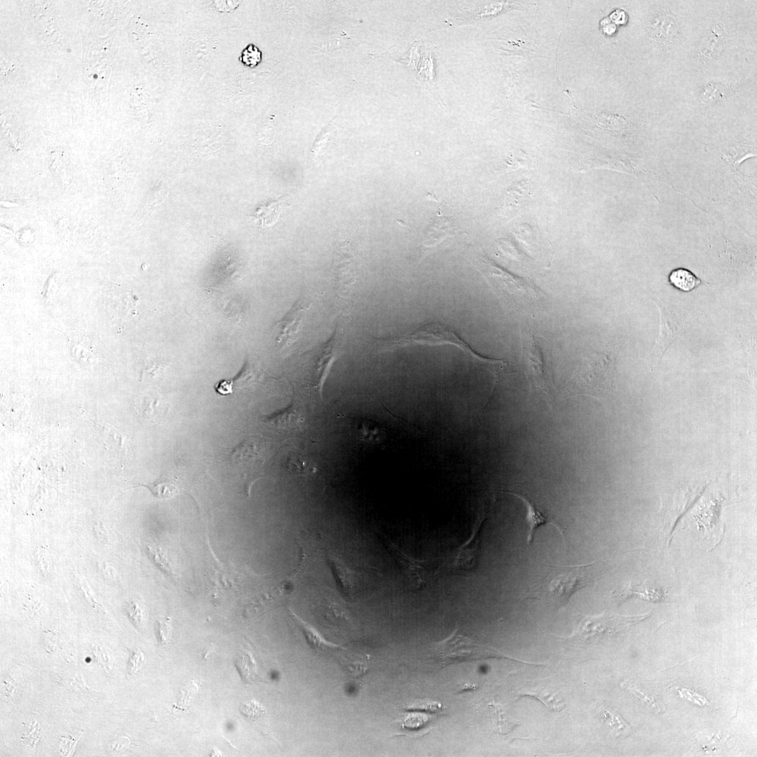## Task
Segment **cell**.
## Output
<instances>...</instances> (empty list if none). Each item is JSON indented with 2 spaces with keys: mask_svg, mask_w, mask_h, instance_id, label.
I'll use <instances>...</instances> for the list:
<instances>
[{
  "mask_svg": "<svg viewBox=\"0 0 757 757\" xmlns=\"http://www.w3.org/2000/svg\"><path fill=\"white\" fill-rule=\"evenodd\" d=\"M615 366V358L606 353L583 354L570 379L561 388V395L564 397L585 395L607 402L612 398Z\"/></svg>",
  "mask_w": 757,
  "mask_h": 757,
  "instance_id": "cell-2",
  "label": "cell"
},
{
  "mask_svg": "<svg viewBox=\"0 0 757 757\" xmlns=\"http://www.w3.org/2000/svg\"><path fill=\"white\" fill-rule=\"evenodd\" d=\"M265 421L279 429H292L302 422V415L298 405L292 401L284 410L266 416Z\"/></svg>",
  "mask_w": 757,
  "mask_h": 757,
  "instance_id": "cell-18",
  "label": "cell"
},
{
  "mask_svg": "<svg viewBox=\"0 0 757 757\" xmlns=\"http://www.w3.org/2000/svg\"><path fill=\"white\" fill-rule=\"evenodd\" d=\"M295 619L303 629L306 638L309 644L317 651L322 652L335 646L324 641L315 630L293 614Z\"/></svg>",
  "mask_w": 757,
  "mask_h": 757,
  "instance_id": "cell-24",
  "label": "cell"
},
{
  "mask_svg": "<svg viewBox=\"0 0 757 757\" xmlns=\"http://www.w3.org/2000/svg\"><path fill=\"white\" fill-rule=\"evenodd\" d=\"M626 15L623 11L616 10L610 16L611 20L615 24H623L625 22Z\"/></svg>",
  "mask_w": 757,
  "mask_h": 757,
  "instance_id": "cell-31",
  "label": "cell"
},
{
  "mask_svg": "<svg viewBox=\"0 0 757 757\" xmlns=\"http://www.w3.org/2000/svg\"><path fill=\"white\" fill-rule=\"evenodd\" d=\"M669 280L674 287L684 292H690L701 283L700 278L683 268L673 270L669 275Z\"/></svg>",
  "mask_w": 757,
  "mask_h": 757,
  "instance_id": "cell-20",
  "label": "cell"
},
{
  "mask_svg": "<svg viewBox=\"0 0 757 757\" xmlns=\"http://www.w3.org/2000/svg\"><path fill=\"white\" fill-rule=\"evenodd\" d=\"M262 60V53L253 43H249L241 52L239 60L250 68L257 67Z\"/></svg>",
  "mask_w": 757,
  "mask_h": 757,
  "instance_id": "cell-27",
  "label": "cell"
},
{
  "mask_svg": "<svg viewBox=\"0 0 757 757\" xmlns=\"http://www.w3.org/2000/svg\"><path fill=\"white\" fill-rule=\"evenodd\" d=\"M660 313V328L653 349L654 360L657 362L666 350L681 335L683 320L679 312L659 298L655 301Z\"/></svg>",
  "mask_w": 757,
  "mask_h": 757,
  "instance_id": "cell-12",
  "label": "cell"
},
{
  "mask_svg": "<svg viewBox=\"0 0 757 757\" xmlns=\"http://www.w3.org/2000/svg\"><path fill=\"white\" fill-rule=\"evenodd\" d=\"M421 60L414 74L422 88L427 90L442 107L446 108V104L436 86L437 48L432 44L425 43L421 47Z\"/></svg>",
  "mask_w": 757,
  "mask_h": 757,
  "instance_id": "cell-14",
  "label": "cell"
},
{
  "mask_svg": "<svg viewBox=\"0 0 757 757\" xmlns=\"http://www.w3.org/2000/svg\"><path fill=\"white\" fill-rule=\"evenodd\" d=\"M236 665L246 683H252L257 679L256 664L249 653L245 652L242 656H239Z\"/></svg>",
  "mask_w": 757,
  "mask_h": 757,
  "instance_id": "cell-25",
  "label": "cell"
},
{
  "mask_svg": "<svg viewBox=\"0 0 757 757\" xmlns=\"http://www.w3.org/2000/svg\"><path fill=\"white\" fill-rule=\"evenodd\" d=\"M477 688V685L470 684V683H464L463 684H461V685H459L458 686L456 687V690H457V692L458 693H462L470 691V690H476Z\"/></svg>",
  "mask_w": 757,
  "mask_h": 757,
  "instance_id": "cell-33",
  "label": "cell"
},
{
  "mask_svg": "<svg viewBox=\"0 0 757 757\" xmlns=\"http://www.w3.org/2000/svg\"><path fill=\"white\" fill-rule=\"evenodd\" d=\"M374 342L380 350H393L411 345L456 346L493 375L495 388L503 374L512 371L510 363L502 359L481 355L453 328L439 321L422 323L412 331L398 336L376 338Z\"/></svg>",
  "mask_w": 757,
  "mask_h": 757,
  "instance_id": "cell-1",
  "label": "cell"
},
{
  "mask_svg": "<svg viewBox=\"0 0 757 757\" xmlns=\"http://www.w3.org/2000/svg\"><path fill=\"white\" fill-rule=\"evenodd\" d=\"M240 711L247 718L254 721L257 719H260L264 714V709L258 703L254 701L243 704L240 707Z\"/></svg>",
  "mask_w": 757,
  "mask_h": 757,
  "instance_id": "cell-29",
  "label": "cell"
},
{
  "mask_svg": "<svg viewBox=\"0 0 757 757\" xmlns=\"http://www.w3.org/2000/svg\"><path fill=\"white\" fill-rule=\"evenodd\" d=\"M593 564L549 566L544 577L538 581L533 598L552 608H560L575 592L589 584L590 568Z\"/></svg>",
  "mask_w": 757,
  "mask_h": 757,
  "instance_id": "cell-3",
  "label": "cell"
},
{
  "mask_svg": "<svg viewBox=\"0 0 757 757\" xmlns=\"http://www.w3.org/2000/svg\"><path fill=\"white\" fill-rule=\"evenodd\" d=\"M368 658H357L356 660H346L344 662V668L347 673L353 677L363 675L367 671Z\"/></svg>",
  "mask_w": 757,
  "mask_h": 757,
  "instance_id": "cell-28",
  "label": "cell"
},
{
  "mask_svg": "<svg viewBox=\"0 0 757 757\" xmlns=\"http://www.w3.org/2000/svg\"><path fill=\"white\" fill-rule=\"evenodd\" d=\"M167 196L168 191L165 189L158 188L154 189L151 194L148 196L146 200L139 210L136 217L137 220H146L154 212L155 208L165 201Z\"/></svg>",
  "mask_w": 757,
  "mask_h": 757,
  "instance_id": "cell-22",
  "label": "cell"
},
{
  "mask_svg": "<svg viewBox=\"0 0 757 757\" xmlns=\"http://www.w3.org/2000/svg\"><path fill=\"white\" fill-rule=\"evenodd\" d=\"M648 39L658 50L668 53L681 41L683 27L681 20L669 8L658 6L646 18Z\"/></svg>",
  "mask_w": 757,
  "mask_h": 757,
  "instance_id": "cell-6",
  "label": "cell"
},
{
  "mask_svg": "<svg viewBox=\"0 0 757 757\" xmlns=\"http://www.w3.org/2000/svg\"><path fill=\"white\" fill-rule=\"evenodd\" d=\"M388 545L400 567L404 582L410 591L416 592L424 589L440 573L439 562L414 559L393 544L389 543Z\"/></svg>",
  "mask_w": 757,
  "mask_h": 757,
  "instance_id": "cell-9",
  "label": "cell"
},
{
  "mask_svg": "<svg viewBox=\"0 0 757 757\" xmlns=\"http://www.w3.org/2000/svg\"><path fill=\"white\" fill-rule=\"evenodd\" d=\"M485 520V515H481L468 540L442 559L439 562L440 572L468 573L477 568L480 558L482 532Z\"/></svg>",
  "mask_w": 757,
  "mask_h": 757,
  "instance_id": "cell-8",
  "label": "cell"
},
{
  "mask_svg": "<svg viewBox=\"0 0 757 757\" xmlns=\"http://www.w3.org/2000/svg\"><path fill=\"white\" fill-rule=\"evenodd\" d=\"M311 302L305 297L299 296L284 317L274 326V344L280 350L290 349L297 341L299 334L306 315L310 309Z\"/></svg>",
  "mask_w": 757,
  "mask_h": 757,
  "instance_id": "cell-11",
  "label": "cell"
},
{
  "mask_svg": "<svg viewBox=\"0 0 757 757\" xmlns=\"http://www.w3.org/2000/svg\"><path fill=\"white\" fill-rule=\"evenodd\" d=\"M140 486L147 488L155 497L160 499L171 498L178 492V483L176 477L171 478L162 476L151 483L139 484L137 486Z\"/></svg>",
  "mask_w": 757,
  "mask_h": 757,
  "instance_id": "cell-19",
  "label": "cell"
},
{
  "mask_svg": "<svg viewBox=\"0 0 757 757\" xmlns=\"http://www.w3.org/2000/svg\"><path fill=\"white\" fill-rule=\"evenodd\" d=\"M341 353V339L338 328L335 329L331 338L314 350L307 352L308 358L307 365L308 386L314 389L318 395L320 390L325 376L335 359Z\"/></svg>",
  "mask_w": 757,
  "mask_h": 757,
  "instance_id": "cell-10",
  "label": "cell"
},
{
  "mask_svg": "<svg viewBox=\"0 0 757 757\" xmlns=\"http://www.w3.org/2000/svg\"><path fill=\"white\" fill-rule=\"evenodd\" d=\"M728 39L729 34L723 23L714 22L709 25L696 48L700 61L709 64L718 60L725 50Z\"/></svg>",
  "mask_w": 757,
  "mask_h": 757,
  "instance_id": "cell-13",
  "label": "cell"
},
{
  "mask_svg": "<svg viewBox=\"0 0 757 757\" xmlns=\"http://www.w3.org/2000/svg\"><path fill=\"white\" fill-rule=\"evenodd\" d=\"M214 390L221 395H228L233 392V383L231 380H221L215 383Z\"/></svg>",
  "mask_w": 757,
  "mask_h": 757,
  "instance_id": "cell-30",
  "label": "cell"
},
{
  "mask_svg": "<svg viewBox=\"0 0 757 757\" xmlns=\"http://www.w3.org/2000/svg\"><path fill=\"white\" fill-rule=\"evenodd\" d=\"M735 93L734 86L726 81H710L698 90V102L706 107H716L726 103Z\"/></svg>",
  "mask_w": 757,
  "mask_h": 757,
  "instance_id": "cell-17",
  "label": "cell"
},
{
  "mask_svg": "<svg viewBox=\"0 0 757 757\" xmlns=\"http://www.w3.org/2000/svg\"><path fill=\"white\" fill-rule=\"evenodd\" d=\"M472 260L496 292L516 307L535 308L543 301L545 294L532 281L507 273L483 255L477 254Z\"/></svg>",
  "mask_w": 757,
  "mask_h": 757,
  "instance_id": "cell-4",
  "label": "cell"
},
{
  "mask_svg": "<svg viewBox=\"0 0 757 757\" xmlns=\"http://www.w3.org/2000/svg\"><path fill=\"white\" fill-rule=\"evenodd\" d=\"M280 211L281 205L279 202H270L259 207L252 217L257 223L265 229L273 225L278 221Z\"/></svg>",
  "mask_w": 757,
  "mask_h": 757,
  "instance_id": "cell-21",
  "label": "cell"
},
{
  "mask_svg": "<svg viewBox=\"0 0 757 757\" xmlns=\"http://www.w3.org/2000/svg\"><path fill=\"white\" fill-rule=\"evenodd\" d=\"M273 380L275 378L269 376L249 355H247L240 371L232 379L236 389L243 391L266 386Z\"/></svg>",
  "mask_w": 757,
  "mask_h": 757,
  "instance_id": "cell-15",
  "label": "cell"
},
{
  "mask_svg": "<svg viewBox=\"0 0 757 757\" xmlns=\"http://www.w3.org/2000/svg\"><path fill=\"white\" fill-rule=\"evenodd\" d=\"M521 356L531 390L540 393L551 407L553 376L540 343L531 332L525 331L522 334Z\"/></svg>",
  "mask_w": 757,
  "mask_h": 757,
  "instance_id": "cell-5",
  "label": "cell"
},
{
  "mask_svg": "<svg viewBox=\"0 0 757 757\" xmlns=\"http://www.w3.org/2000/svg\"><path fill=\"white\" fill-rule=\"evenodd\" d=\"M505 492L518 498L524 504L526 507V521L528 526V545H531L533 543L536 531L540 526L546 524L553 525L561 533L565 543L564 534L561 526H559V524L550 517L546 516L543 514V512L538 508V507L528 497L512 491Z\"/></svg>",
  "mask_w": 757,
  "mask_h": 757,
  "instance_id": "cell-16",
  "label": "cell"
},
{
  "mask_svg": "<svg viewBox=\"0 0 757 757\" xmlns=\"http://www.w3.org/2000/svg\"><path fill=\"white\" fill-rule=\"evenodd\" d=\"M421 41H414V43L411 45V47L408 52L402 57L398 59L397 62L408 67L414 73L416 70V68L421 60Z\"/></svg>",
  "mask_w": 757,
  "mask_h": 757,
  "instance_id": "cell-26",
  "label": "cell"
},
{
  "mask_svg": "<svg viewBox=\"0 0 757 757\" xmlns=\"http://www.w3.org/2000/svg\"><path fill=\"white\" fill-rule=\"evenodd\" d=\"M603 33L608 35L613 34L616 30L615 25L610 20L604 19L601 22Z\"/></svg>",
  "mask_w": 757,
  "mask_h": 757,
  "instance_id": "cell-32",
  "label": "cell"
},
{
  "mask_svg": "<svg viewBox=\"0 0 757 757\" xmlns=\"http://www.w3.org/2000/svg\"><path fill=\"white\" fill-rule=\"evenodd\" d=\"M617 594L621 598H627L633 594H639L641 598L646 599L650 601L660 600L662 594L659 591L646 589L643 584L641 583H629L621 587L619 591L617 590Z\"/></svg>",
  "mask_w": 757,
  "mask_h": 757,
  "instance_id": "cell-23",
  "label": "cell"
},
{
  "mask_svg": "<svg viewBox=\"0 0 757 757\" xmlns=\"http://www.w3.org/2000/svg\"><path fill=\"white\" fill-rule=\"evenodd\" d=\"M435 650L442 667L454 662L489 657L511 660L493 648L458 634L457 629L449 637L438 643Z\"/></svg>",
  "mask_w": 757,
  "mask_h": 757,
  "instance_id": "cell-7",
  "label": "cell"
}]
</instances>
